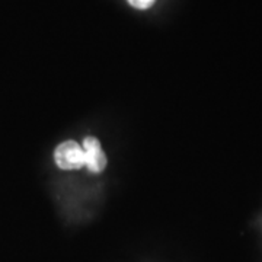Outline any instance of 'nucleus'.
I'll return each instance as SVG.
<instances>
[{
  "label": "nucleus",
  "mask_w": 262,
  "mask_h": 262,
  "mask_svg": "<svg viewBox=\"0 0 262 262\" xmlns=\"http://www.w3.org/2000/svg\"><path fill=\"white\" fill-rule=\"evenodd\" d=\"M128 2H130V5H133L137 9H147L149 6L153 5L155 0H128Z\"/></svg>",
  "instance_id": "7ed1b4c3"
},
{
  "label": "nucleus",
  "mask_w": 262,
  "mask_h": 262,
  "mask_svg": "<svg viewBox=\"0 0 262 262\" xmlns=\"http://www.w3.org/2000/svg\"><path fill=\"white\" fill-rule=\"evenodd\" d=\"M82 149L84 153V166L95 173L102 172L106 166V158L103 155L99 140L95 137H86L83 139Z\"/></svg>",
  "instance_id": "f03ea898"
},
{
  "label": "nucleus",
  "mask_w": 262,
  "mask_h": 262,
  "mask_svg": "<svg viewBox=\"0 0 262 262\" xmlns=\"http://www.w3.org/2000/svg\"><path fill=\"white\" fill-rule=\"evenodd\" d=\"M54 159L58 168L73 170L84 166L83 149L73 140H67L57 146Z\"/></svg>",
  "instance_id": "f257e3e1"
}]
</instances>
